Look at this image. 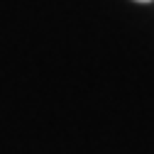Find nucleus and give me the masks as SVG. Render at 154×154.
<instances>
[{
	"instance_id": "1",
	"label": "nucleus",
	"mask_w": 154,
	"mask_h": 154,
	"mask_svg": "<svg viewBox=\"0 0 154 154\" xmlns=\"http://www.w3.org/2000/svg\"><path fill=\"white\" fill-rule=\"evenodd\" d=\"M140 3H149V0H140Z\"/></svg>"
}]
</instances>
